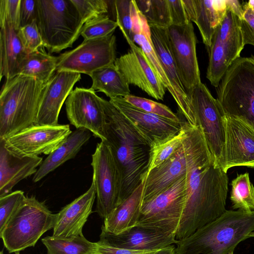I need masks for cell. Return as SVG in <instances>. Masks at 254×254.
I'll list each match as a JSON object with an SVG mask.
<instances>
[{
  "label": "cell",
  "instance_id": "obj_37",
  "mask_svg": "<svg viewBox=\"0 0 254 254\" xmlns=\"http://www.w3.org/2000/svg\"><path fill=\"white\" fill-rule=\"evenodd\" d=\"M117 27V22L106 14L84 23L80 35L84 40L103 38L114 34Z\"/></svg>",
  "mask_w": 254,
  "mask_h": 254
},
{
  "label": "cell",
  "instance_id": "obj_32",
  "mask_svg": "<svg viewBox=\"0 0 254 254\" xmlns=\"http://www.w3.org/2000/svg\"><path fill=\"white\" fill-rule=\"evenodd\" d=\"M48 254H93L94 243L83 235L69 238L46 236L41 240Z\"/></svg>",
  "mask_w": 254,
  "mask_h": 254
},
{
  "label": "cell",
  "instance_id": "obj_40",
  "mask_svg": "<svg viewBox=\"0 0 254 254\" xmlns=\"http://www.w3.org/2000/svg\"><path fill=\"white\" fill-rule=\"evenodd\" d=\"M22 190H16L0 197V232L25 200Z\"/></svg>",
  "mask_w": 254,
  "mask_h": 254
},
{
  "label": "cell",
  "instance_id": "obj_13",
  "mask_svg": "<svg viewBox=\"0 0 254 254\" xmlns=\"http://www.w3.org/2000/svg\"><path fill=\"white\" fill-rule=\"evenodd\" d=\"M71 132L68 125H34L3 140L7 149L18 156L49 155Z\"/></svg>",
  "mask_w": 254,
  "mask_h": 254
},
{
  "label": "cell",
  "instance_id": "obj_51",
  "mask_svg": "<svg viewBox=\"0 0 254 254\" xmlns=\"http://www.w3.org/2000/svg\"><path fill=\"white\" fill-rule=\"evenodd\" d=\"M227 254H234V251H231V252H229V253H228Z\"/></svg>",
  "mask_w": 254,
  "mask_h": 254
},
{
  "label": "cell",
  "instance_id": "obj_6",
  "mask_svg": "<svg viewBox=\"0 0 254 254\" xmlns=\"http://www.w3.org/2000/svg\"><path fill=\"white\" fill-rule=\"evenodd\" d=\"M216 89L224 115L239 119L254 129V56L236 60Z\"/></svg>",
  "mask_w": 254,
  "mask_h": 254
},
{
  "label": "cell",
  "instance_id": "obj_3",
  "mask_svg": "<svg viewBox=\"0 0 254 254\" xmlns=\"http://www.w3.org/2000/svg\"><path fill=\"white\" fill-rule=\"evenodd\" d=\"M254 231V211L226 210L186 238L177 240L176 254H227Z\"/></svg>",
  "mask_w": 254,
  "mask_h": 254
},
{
  "label": "cell",
  "instance_id": "obj_31",
  "mask_svg": "<svg viewBox=\"0 0 254 254\" xmlns=\"http://www.w3.org/2000/svg\"><path fill=\"white\" fill-rule=\"evenodd\" d=\"M58 57L47 53L42 47L28 54L22 62L18 75L35 78L46 84L56 71Z\"/></svg>",
  "mask_w": 254,
  "mask_h": 254
},
{
  "label": "cell",
  "instance_id": "obj_48",
  "mask_svg": "<svg viewBox=\"0 0 254 254\" xmlns=\"http://www.w3.org/2000/svg\"><path fill=\"white\" fill-rule=\"evenodd\" d=\"M175 249L176 247L171 245L158 250L153 254H176Z\"/></svg>",
  "mask_w": 254,
  "mask_h": 254
},
{
  "label": "cell",
  "instance_id": "obj_21",
  "mask_svg": "<svg viewBox=\"0 0 254 254\" xmlns=\"http://www.w3.org/2000/svg\"><path fill=\"white\" fill-rule=\"evenodd\" d=\"M99 241L128 250H159L175 244L176 234L159 229L135 225L119 234L109 233L101 228Z\"/></svg>",
  "mask_w": 254,
  "mask_h": 254
},
{
  "label": "cell",
  "instance_id": "obj_7",
  "mask_svg": "<svg viewBox=\"0 0 254 254\" xmlns=\"http://www.w3.org/2000/svg\"><path fill=\"white\" fill-rule=\"evenodd\" d=\"M56 217L43 202L34 196L26 197L0 232V237L9 253L19 254L34 247L46 232L53 229Z\"/></svg>",
  "mask_w": 254,
  "mask_h": 254
},
{
  "label": "cell",
  "instance_id": "obj_44",
  "mask_svg": "<svg viewBox=\"0 0 254 254\" xmlns=\"http://www.w3.org/2000/svg\"><path fill=\"white\" fill-rule=\"evenodd\" d=\"M158 250L135 251L128 250L112 246L98 241L94 243L93 254H153Z\"/></svg>",
  "mask_w": 254,
  "mask_h": 254
},
{
  "label": "cell",
  "instance_id": "obj_5",
  "mask_svg": "<svg viewBox=\"0 0 254 254\" xmlns=\"http://www.w3.org/2000/svg\"><path fill=\"white\" fill-rule=\"evenodd\" d=\"M36 21L50 54L71 47L84 24L71 0H36Z\"/></svg>",
  "mask_w": 254,
  "mask_h": 254
},
{
  "label": "cell",
  "instance_id": "obj_12",
  "mask_svg": "<svg viewBox=\"0 0 254 254\" xmlns=\"http://www.w3.org/2000/svg\"><path fill=\"white\" fill-rule=\"evenodd\" d=\"M116 37L108 36L84 40L75 49L58 56L56 71L89 74L114 64L116 60Z\"/></svg>",
  "mask_w": 254,
  "mask_h": 254
},
{
  "label": "cell",
  "instance_id": "obj_50",
  "mask_svg": "<svg viewBox=\"0 0 254 254\" xmlns=\"http://www.w3.org/2000/svg\"><path fill=\"white\" fill-rule=\"evenodd\" d=\"M249 238L251 237H254V231L249 234Z\"/></svg>",
  "mask_w": 254,
  "mask_h": 254
},
{
  "label": "cell",
  "instance_id": "obj_16",
  "mask_svg": "<svg viewBox=\"0 0 254 254\" xmlns=\"http://www.w3.org/2000/svg\"><path fill=\"white\" fill-rule=\"evenodd\" d=\"M130 50L116 59L114 64L127 83L136 86L149 96L163 100L166 88L142 49L132 41Z\"/></svg>",
  "mask_w": 254,
  "mask_h": 254
},
{
  "label": "cell",
  "instance_id": "obj_1",
  "mask_svg": "<svg viewBox=\"0 0 254 254\" xmlns=\"http://www.w3.org/2000/svg\"><path fill=\"white\" fill-rule=\"evenodd\" d=\"M183 140L187 159L186 200L176 240L189 236L226 210L227 173L216 166L198 126L184 122Z\"/></svg>",
  "mask_w": 254,
  "mask_h": 254
},
{
  "label": "cell",
  "instance_id": "obj_10",
  "mask_svg": "<svg viewBox=\"0 0 254 254\" xmlns=\"http://www.w3.org/2000/svg\"><path fill=\"white\" fill-rule=\"evenodd\" d=\"M188 95L214 164L221 168L225 143L224 114L204 83L195 86Z\"/></svg>",
  "mask_w": 254,
  "mask_h": 254
},
{
  "label": "cell",
  "instance_id": "obj_42",
  "mask_svg": "<svg viewBox=\"0 0 254 254\" xmlns=\"http://www.w3.org/2000/svg\"><path fill=\"white\" fill-rule=\"evenodd\" d=\"M21 0H0V26L6 23L16 30L20 28Z\"/></svg>",
  "mask_w": 254,
  "mask_h": 254
},
{
  "label": "cell",
  "instance_id": "obj_17",
  "mask_svg": "<svg viewBox=\"0 0 254 254\" xmlns=\"http://www.w3.org/2000/svg\"><path fill=\"white\" fill-rule=\"evenodd\" d=\"M225 143L221 168H254V129L243 121L224 115Z\"/></svg>",
  "mask_w": 254,
  "mask_h": 254
},
{
  "label": "cell",
  "instance_id": "obj_24",
  "mask_svg": "<svg viewBox=\"0 0 254 254\" xmlns=\"http://www.w3.org/2000/svg\"><path fill=\"white\" fill-rule=\"evenodd\" d=\"M187 169V159L183 141L181 146L169 158L147 174L144 180L142 202L158 194L178 179L185 176Z\"/></svg>",
  "mask_w": 254,
  "mask_h": 254
},
{
  "label": "cell",
  "instance_id": "obj_35",
  "mask_svg": "<svg viewBox=\"0 0 254 254\" xmlns=\"http://www.w3.org/2000/svg\"><path fill=\"white\" fill-rule=\"evenodd\" d=\"M184 122L183 121L182 128L176 135L151 146L150 160L146 176L151 170L169 158L181 146L186 136Z\"/></svg>",
  "mask_w": 254,
  "mask_h": 254
},
{
  "label": "cell",
  "instance_id": "obj_36",
  "mask_svg": "<svg viewBox=\"0 0 254 254\" xmlns=\"http://www.w3.org/2000/svg\"><path fill=\"white\" fill-rule=\"evenodd\" d=\"M118 27L127 42H133V23L135 0H116L113 1Z\"/></svg>",
  "mask_w": 254,
  "mask_h": 254
},
{
  "label": "cell",
  "instance_id": "obj_25",
  "mask_svg": "<svg viewBox=\"0 0 254 254\" xmlns=\"http://www.w3.org/2000/svg\"><path fill=\"white\" fill-rule=\"evenodd\" d=\"M143 188L144 180L105 218L101 228L109 233L119 234L135 226L140 214Z\"/></svg>",
  "mask_w": 254,
  "mask_h": 254
},
{
  "label": "cell",
  "instance_id": "obj_52",
  "mask_svg": "<svg viewBox=\"0 0 254 254\" xmlns=\"http://www.w3.org/2000/svg\"><path fill=\"white\" fill-rule=\"evenodd\" d=\"M0 254H4L3 251H1L0 252Z\"/></svg>",
  "mask_w": 254,
  "mask_h": 254
},
{
  "label": "cell",
  "instance_id": "obj_43",
  "mask_svg": "<svg viewBox=\"0 0 254 254\" xmlns=\"http://www.w3.org/2000/svg\"><path fill=\"white\" fill-rule=\"evenodd\" d=\"M244 13L239 19V24L242 33L244 43L254 46V12L247 2L243 5Z\"/></svg>",
  "mask_w": 254,
  "mask_h": 254
},
{
  "label": "cell",
  "instance_id": "obj_26",
  "mask_svg": "<svg viewBox=\"0 0 254 254\" xmlns=\"http://www.w3.org/2000/svg\"><path fill=\"white\" fill-rule=\"evenodd\" d=\"M28 54L24 50L17 31L4 23L0 31V79L8 81L18 75L19 68Z\"/></svg>",
  "mask_w": 254,
  "mask_h": 254
},
{
  "label": "cell",
  "instance_id": "obj_8",
  "mask_svg": "<svg viewBox=\"0 0 254 254\" xmlns=\"http://www.w3.org/2000/svg\"><path fill=\"white\" fill-rule=\"evenodd\" d=\"M186 200L185 176L150 199L142 202L136 225L176 234Z\"/></svg>",
  "mask_w": 254,
  "mask_h": 254
},
{
  "label": "cell",
  "instance_id": "obj_11",
  "mask_svg": "<svg viewBox=\"0 0 254 254\" xmlns=\"http://www.w3.org/2000/svg\"><path fill=\"white\" fill-rule=\"evenodd\" d=\"M93 181L96 198V211L103 219L120 203L121 189L119 173L109 146L97 143L92 155Z\"/></svg>",
  "mask_w": 254,
  "mask_h": 254
},
{
  "label": "cell",
  "instance_id": "obj_27",
  "mask_svg": "<svg viewBox=\"0 0 254 254\" xmlns=\"http://www.w3.org/2000/svg\"><path fill=\"white\" fill-rule=\"evenodd\" d=\"M91 132L77 128L68 135L60 146L43 161L34 175L33 181L38 182L66 161L74 158L81 147L89 139Z\"/></svg>",
  "mask_w": 254,
  "mask_h": 254
},
{
  "label": "cell",
  "instance_id": "obj_23",
  "mask_svg": "<svg viewBox=\"0 0 254 254\" xmlns=\"http://www.w3.org/2000/svg\"><path fill=\"white\" fill-rule=\"evenodd\" d=\"M43 162L42 157L20 156L7 149L0 139V197L12 192L20 181L35 174Z\"/></svg>",
  "mask_w": 254,
  "mask_h": 254
},
{
  "label": "cell",
  "instance_id": "obj_14",
  "mask_svg": "<svg viewBox=\"0 0 254 254\" xmlns=\"http://www.w3.org/2000/svg\"><path fill=\"white\" fill-rule=\"evenodd\" d=\"M167 33L181 81L188 95L201 82L193 24L190 22L184 25H172L167 28Z\"/></svg>",
  "mask_w": 254,
  "mask_h": 254
},
{
  "label": "cell",
  "instance_id": "obj_22",
  "mask_svg": "<svg viewBox=\"0 0 254 254\" xmlns=\"http://www.w3.org/2000/svg\"><path fill=\"white\" fill-rule=\"evenodd\" d=\"M95 198V190L92 183L85 193L57 213L52 236L57 238H69L83 235V227L92 213Z\"/></svg>",
  "mask_w": 254,
  "mask_h": 254
},
{
  "label": "cell",
  "instance_id": "obj_39",
  "mask_svg": "<svg viewBox=\"0 0 254 254\" xmlns=\"http://www.w3.org/2000/svg\"><path fill=\"white\" fill-rule=\"evenodd\" d=\"M83 22L85 23L92 19L107 14L109 1L105 0H71Z\"/></svg>",
  "mask_w": 254,
  "mask_h": 254
},
{
  "label": "cell",
  "instance_id": "obj_30",
  "mask_svg": "<svg viewBox=\"0 0 254 254\" xmlns=\"http://www.w3.org/2000/svg\"><path fill=\"white\" fill-rule=\"evenodd\" d=\"M88 75L92 80L91 88L104 93L110 99L130 95L129 84L114 64L95 70Z\"/></svg>",
  "mask_w": 254,
  "mask_h": 254
},
{
  "label": "cell",
  "instance_id": "obj_47",
  "mask_svg": "<svg viewBox=\"0 0 254 254\" xmlns=\"http://www.w3.org/2000/svg\"><path fill=\"white\" fill-rule=\"evenodd\" d=\"M227 9L230 10L239 19H241L244 9L240 2L237 0H226Z\"/></svg>",
  "mask_w": 254,
  "mask_h": 254
},
{
  "label": "cell",
  "instance_id": "obj_46",
  "mask_svg": "<svg viewBox=\"0 0 254 254\" xmlns=\"http://www.w3.org/2000/svg\"><path fill=\"white\" fill-rule=\"evenodd\" d=\"M36 19V0H21L20 28L31 24Z\"/></svg>",
  "mask_w": 254,
  "mask_h": 254
},
{
  "label": "cell",
  "instance_id": "obj_29",
  "mask_svg": "<svg viewBox=\"0 0 254 254\" xmlns=\"http://www.w3.org/2000/svg\"><path fill=\"white\" fill-rule=\"evenodd\" d=\"M133 32V42L143 51L156 75L174 99V88L162 66L152 43L149 25L136 4L134 9Z\"/></svg>",
  "mask_w": 254,
  "mask_h": 254
},
{
  "label": "cell",
  "instance_id": "obj_49",
  "mask_svg": "<svg viewBox=\"0 0 254 254\" xmlns=\"http://www.w3.org/2000/svg\"><path fill=\"white\" fill-rule=\"evenodd\" d=\"M247 3L252 11L254 12V0H249Z\"/></svg>",
  "mask_w": 254,
  "mask_h": 254
},
{
  "label": "cell",
  "instance_id": "obj_4",
  "mask_svg": "<svg viewBox=\"0 0 254 254\" xmlns=\"http://www.w3.org/2000/svg\"><path fill=\"white\" fill-rule=\"evenodd\" d=\"M45 84L21 75L5 81L0 94V139L35 125Z\"/></svg>",
  "mask_w": 254,
  "mask_h": 254
},
{
  "label": "cell",
  "instance_id": "obj_2",
  "mask_svg": "<svg viewBox=\"0 0 254 254\" xmlns=\"http://www.w3.org/2000/svg\"><path fill=\"white\" fill-rule=\"evenodd\" d=\"M106 118L104 141L110 148L121 184L119 204L145 180L151 144L109 101L101 98Z\"/></svg>",
  "mask_w": 254,
  "mask_h": 254
},
{
  "label": "cell",
  "instance_id": "obj_45",
  "mask_svg": "<svg viewBox=\"0 0 254 254\" xmlns=\"http://www.w3.org/2000/svg\"><path fill=\"white\" fill-rule=\"evenodd\" d=\"M172 25H184L190 22L188 18L187 13L182 0H168Z\"/></svg>",
  "mask_w": 254,
  "mask_h": 254
},
{
  "label": "cell",
  "instance_id": "obj_20",
  "mask_svg": "<svg viewBox=\"0 0 254 254\" xmlns=\"http://www.w3.org/2000/svg\"><path fill=\"white\" fill-rule=\"evenodd\" d=\"M81 79V73L56 71L45 84L40 100L35 125L55 126L64 103Z\"/></svg>",
  "mask_w": 254,
  "mask_h": 254
},
{
  "label": "cell",
  "instance_id": "obj_41",
  "mask_svg": "<svg viewBox=\"0 0 254 254\" xmlns=\"http://www.w3.org/2000/svg\"><path fill=\"white\" fill-rule=\"evenodd\" d=\"M17 35L24 50L27 54L44 47L36 21L20 27L17 30Z\"/></svg>",
  "mask_w": 254,
  "mask_h": 254
},
{
  "label": "cell",
  "instance_id": "obj_38",
  "mask_svg": "<svg viewBox=\"0 0 254 254\" xmlns=\"http://www.w3.org/2000/svg\"><path fill=\"white\" fill-rule=\"evenodd\" d=\"M124 99L134 107L144 111L153 114L167 119L181 122L182 120L168 106L160 103L132 95H128Z\"/></svg>",
  "mask_w": 254,
  "mask_h": 254
},
{
  "label": "cell",
  "instance_id": "obj_28",
  "mask_svg": "<svg viewBox=\"0 0 254 254\" xmlns=\"http://www.w3.org/2000/svg\"><path fill=\"white\" fill-rule=\"evenodd\" d=\"M194 3L193 22L197 25L202 41L208 50L213 34L226 13V0H194Z\"/></svg>",
  "mask_w": 254,
  "mask_h": 254
},
{
  "label": "cell",
  "instance_id": "obj_18",
  "mask_svg": "<svg viewBox=\"0 0 254 254\" xmlns=\"http://www.w3.org/2000/svg\"><path fill=\"white\" fill-rule=\"evenodd\" d=\"M109 101L147 139L151 146L176 135L182 128V121L175 122L144 111L123 97L111 98Z\"/></svg>",
  "mask_w": 254,
  "mask_h": 254
},
{
  "label": "cell",
  "instance_id": "obj_9",
  "mask_svg": "<svg viewBox=\"0 0 254 254\" xmlns=\"http://www.w3.org/2000/svg\"><path fill=\"white\" fill-rule=\"evenodd\" d=\"M239 18L230 10L217 27L208 49L209 61L206 77L217 88L225 72L244 49Z\"/></svg>",
  "mask_w": 254,
  "mask_h": 254
},
{
  "label": "cell",
  "instance_id": "obj_15",
  "mask_svg": "<svg viewBox=\"0 0 254 254\" xmlns=\"http://www.w3.org/2000/svg\"><path fill=\"white\" fill-rule=\"evenodd\" d=\"M65 104L67 119L76 129L86 128L94 136L104 139L106 115L101 98L94 89L76 87L69 94Z\"/></svg>",
  "mask_w": 254,
  "mask_h": 254
},
{
  "label": "cell",
  "instance_id": "obj_19",
  "mask_svg": "<svg viewBox=\"0 0 254 254\" xmlns=\"http://www.w3.org/2000/svg\"><path fill=\"white\" fill-rule=\"evenodd\" d=\"M151 38L162 66L172 85L180 113L187 122L197 126L190 98L181 81L176 65L171 52L167 28L149 25Z\"/></svg>",
  "mask_w": 254,
  "mask_h": 254
},
{
  "label": "cell",
  "instance_id": "obj_33",
  "mask_svg": "<svg viewBox=\"0 0 254 254\" xmlns=\"http://www.w3.org/2000/svg\"><path fill=\"white\" fill-rule=\"evenodd\" d=\"M232 207L245 212L254 211V186L247 172L237 174L231 183Z\"/></svg>",
  "mask_w": 254,
  "mask_h": 254
},
{
  "label": "cell",
  "instance_id": "obj_34",
  "mask_svg": "<svg viewBox=\"0 0 254 254\" xmlns=\"http://www.w3.org/2000/svg\"><path fill=\"white\" fill-rule=\"evenodd\" d=\"M135 2L149 25L166 28L172 25L168 0H136Z\"/></svg>",
  "mask_w": 254,
  "mask_h": 254
}]
</instances>
